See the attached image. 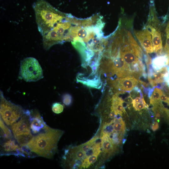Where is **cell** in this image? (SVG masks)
<instances>
[{"mask_svg":"<svg viewBox=\"0 0 169 169\" xmlns=\"http://www.w3.org/2000/svg\"><path fill=\"white\" fill-rule=\"evenodd\" d=\"M116 116V115L115 113L113 111H111L109 114V117L111 118H115Z\"/></svg>","mask_w":169,"mask_h":169,"instance_id":"cell-26","label":"cell"},{"mask_svg":"<svg viewBox=\"0 0 169 169\" xmlns=\"http://www.w3.org/2000/svg\"><path fill=\"white\" fill-rule=\"evenodd\" d=\"M63 103L67 106L70 105L72 102V98L71 95L69 94H64L62 97Z\"/></svg>","mask_w":169,"mask_h":169,"instance_id":"cell-22","label":"cell"},{"mask_svg":"<svg viewBox=\"0 0 169 169\" xmlns=\"http://www.w3.org/2000/svg\"><path fill=\"white\" fill-rule=\"evenodd\" d=\"M127 35L129 44L132 51L139 59L142 60V52L140 47L130 32H128Z\"/></svg>","mask_w":169,"mask_h":169,"instance_id":"cell-14","label":"cell"},{"mask_svg":"<svg viewBox=\"0 0 169 169\" xmlns=\"http://www.w3.org/2000/svg\"><path fill=\"white\" fill-rule=\"evenodd\" d=\"M163 93L160 88L155 87L151 95L149 98L150 104L153 106L159 103L161 101L160 97Z\"/></svg>","mask_w":169,"mask_h":169,"instance_id":"cell-17","label":"cell"},{"mask_svg":"<svg viewBox=\"0 0 169 169\" xmlns=\"http://www.w3.org/2000/svg\"><path fill=\"white\" fill-rule=\"evenodd\" d=\"M159 128V124L157 122H155L154 124H152L151 127L152 130L154 131L157 130Z\"/></svg>","mask_w":169,"mask_h":169,"instance_id":"cell-25","label":"cell"},{"mask_svg":"<svg viewBox=\"0 0 169 169\" xmlns=\"http://www.w3.org/2000/svg\"><path fill=\"white\" fill-rule=\"evenodd\" d=\"M25 110L21 106L7 100L0 90V118L8 126H11L19 120Z\"/></svg>","mask_w":169,"mask_h":169,"instance_id":"cell-6","label":"cell"},{"mask_svg":"<svg viewBox=\"0 0 169 169\" xmlns=\"http://www.w3.org/2000/svg\"><path fill=\"white\" fill-rule=\"evenodd\" d=\"M18 78L27 82H35L43 78L42 68L37 59L29 57L22 60Z\"/></svg>","mask_w":169,"mask_h":169,"instance_id":"cell-5","label":"cell"},{"mask_svg":"<svg viewBox=\"0 0 169 169\" xmlns=\"http://www.w3.org/2000/svg\"><path fill=\"white\" fill-rule=\"evenodd\" d=\"M31 112L25 110L16 122L11 126L14 137L20 146H25L33 137L30 129Z\"/></svg>","mask_w":169,"mask_h":169,"instance_id":"cell-4","label":"cell"},{"mask_svg":"<svg viewBox=\"0 0 169 169\" xmlns=\"http://www.w3.org/2000/svg\"><path fill=\"white\" fill-rule=\"evenodd\" d=\"M16 141L13 139H5L2 145L1 156L13 155L25 157L23 149Z\"/></svg>","mask_w":169,"mask_h":169,"instance_id":"cell-8","label":"cell"},{"mask_svg":"<svg viewBox=\"0 0 169 169\" xmlns=\"http://www.w3.org/2000/svg\"><path fill=\"white\" fill-rule=\"evenodd\" d=\"M33 7L38 29L42 36L64 20L67 15L58 11L44 0H37Z\"/></svg>","mask_w":169,"mask_h":169,"instance_id":"cell-2","label":"cell"},{"mask_svg":"<svg viewBox=\"0 0 169 169\" xmlns=\"http://www.w3.org/2000/svg\"><path fill=\"white\" fill-rule=\"evenodd\" d=\"M48 126L37 111L31 112L30 129L32 134H37Z\"/></svg>","mask_w":169,"mask_h":169,"instance_id":"cell-10","label":"cell"},{"mask_svg":"<svg viewBox=\"0 0 169 169\" xmlns=\"http://www.w3.org/2000/svg\"><path fill=\"white\" fill-rule=\"evenodd\" d=\"M64 133L62 130L48 126L44 130L33 136L25 146L21 147L25 154L51 159L57 150L58 142Z\"/></svg>","mask_w":169,"mask_h":169,"instance_id":"cell-1","label":"cell"},{"mask_svg":"<svg viewBox=\"0 0 169 169\" xmlns=\"http://www.w3.org/2000/svg\"><path fill=\"white\" fill-rule=\"evenodd\" d=\"M132 105L136 110H139L145 108H148L149 107L145 102L143 98L141 99L140 102L137 104H133Z\"/></svg>","mask_w":169,"mask_h":169,"instance_id":"cell-20","label":"cell"},{"mask_svg":"<svg viewBox=\"0 0 169 169\" xmlns=\"http://www.w3.org/2000/svg\"><path fill=\"white\" fill-rule=\"evenodd\" d=\"M164 51L165 55L169 57V36L166 35V44L164 49Z\"/></svg>","mask_w":169,"mask_h":169,"instance_id":"cell-23","label":"cell"},{"mask_svg":"<svg viewBox=\"0 0 169 169\" xmlns=\"http://www.w3.org/2000/svg\"><path fill=\"white\" fill-rule=\"evenodd\" d=\"M1 136L4 139H13L12 131L6 125L0 118Z\"/></svg>","mask_w":169,"mask_h":169,"instance_id":"cell-18","label":"cell"},{"mask_svg":"<svg viewBox=\"0 0 169 169\" xmlns=\"http://www.w3.org/2000/svg\"><path fill=\"white\" fill-rule=\"evenodd\" d=\"M167 72L164 76V81L169 87V66H167Z\"/></svg>","mask_w":169,"mask_h":169,"instance_id":"cell-24","label":"cell"},{"mask_svg":"<svg viewBox=\"0 0 169 169\" xmlns=\"http://www.w3.org/2000/svg\"><path fill=\"white\" fill-rule=\"evenodd\" d=\"M166 35L169 36V22L168 23L166 29Z\"/></svg>","mask_w":169,"mask_h":169,"instance_id":"cell-27","label":"cell"},{"mask_svg":"<svg viewBox=\"0 0 169 169\" xmlns=\"http://www.w3.org/2000/svg\"><path fill=\"white\" fill-rule=\"evenodd\" d=\"M124 101L117 94L113 96L112 99L111 111H114L116 115L119 114L122 115L125 113V108L123 105Z\"/></svg>","mask_w":169,"mask_h":169,"instance_id":"cell-12","label":"cell"},{"mask_svg":"<svg viewBox=\"0 0 169 169\" xmlns=\"http://www.w3.org/2000/svg\"><path fill=\"white\" fill-rule=\"evenodd\" d=\"M148 29L151 36L154 52L158 54L161 53L162 41L160 32L154 27L150 26Z\"/></svg>","mask_w":169,"mask_h":169,"instance_id":"cell-11","label":"cell"},{"mask_svg":"<svg viewBox=\"0 0 169 169\" xmlns=\"http://www.w3.org/2000/svg\"><path fill=\"white\" fill-rule=\"evenodd\" d=\"M135 35L141 45L148 54L154 52L151 33L148 29L134 31Z\"/></svg>","mask_w":169,"mask_h":169,"instance_id":"cell-9","label":"cell"},{"mask_svg":"<svg viewBox=\"0 0 169 169\" xmlns=\"http://www.w3.org/2000/svg\"><path fill=\"white\" fill-rule=\"evenodd\" d=\"M110 123L113 127L114 131L122 134L124 133L125 128V124L121 117L119 119L115 118Z\"/></svg>","mask_w":169,"mask_h":169,"instance_id":"cell-16","label":"cell"},{"mask_svg":"<svg viewBox=\"0 0 169 169\" xmlns=\"http://www.w3.org/2000/svg\"><path fill=\"white\" fill-rule=\"evenodd\" d=\"M67 14L65 18L58 23L48 33L43 36L44 48L48 50L53 45L71 40L69 32L71 22Z\"/></svg>","mask_w":169,"mask_h":169,"instance_id":"cell-3","label":"cell"},{"mask_svg":"<svg viewBox=\"0 0 169 169\" xmlns=\"http://www.w3.org/2000/svg\"><path fill=\"white\" fill-rule=\"evenodd\" d=\"M79 81L83 84L91 87L99 88V87H101V82L99 78L93 79H88L85 81L80 80Z\"/></svg>","mask_w":169,"mask_h":169,"instance_id":"cell-19","label":"cell"},{"mask_svg":"<svg viewBox=\"0 0 169 169\" xmlns=\"http://www.w3.org/2000/svg\"><path fill=\"white\" fill-rule=\"evenodd\" d=\"M137 79L133 76H128L112 80L113 87L120 91L130 92L136 86Z\"/></svg>","mask_w":169,"mask_h":169,"instance_id":"cell-7","label":"cell"},{"mask_svg":"<svg viewBox=\"0 0 169 169\" xmlns=\"http://www.w3.org/2000/svg\"><path fill=\"white\" fill-rule=\"evenodd\" d=\"M169 66V60H168V64Z\"/></svg>","mask_w":169,"mask_h":169,"instance_id":"cell-29","label":"cell"},{"mask_svg":"<svg viewBox=\"0 0 169 169\" xmlns=\"http://www.w3.org/2000/svg\"><path fill=\"white\" fill-rule=\"evenodd\" d=\"M52 108L54 112L56 114H59L63 111L64 106L59 103L56 102L53 104Z\"/></svg>","mask_w":169,"mask_h":169,"instance_id":"cell-21","label":"cell"},{"mask_svg":"<svg viewBox=\"0 0 169 169\" xmlns=\"http://www.w3.org/2000/svg\"><path fill=\"white\" fill-rule=\"evenodd\" d=\"M126 141V139L124 138L122 139V143L123 144H124Z\"/></svg>","mask_w":169,"mask_h":169,"instance_id":"cell-28","label":"cell"},{"mask_svg":"<svg viewBox=\"0 0 169 169\" xmlns=\"http://www.w3.org/2000/svg\"><path fill=\"white\" fill-rule=\"evenodd\" d=\"M169 57L166 55H160L154 58L151 60V67L155 71L159 70L167 66Z\"/></svg>","mask_w":169,"mask_h":169,"instance_id":"cell-13","label":"cell"},{"mask_svg":"<svg viewBox=\"0 0 169 169\" xmlns=\"http://www.w3.org/2000/svg\"><path fill=\"white\" fill-rule=\"evenodd\" d=\"M101 141L102 148L104 153H111L114 150V145L107 134H103Z\"/></svg>","mask_w":169,"mask_h":169,"instance_id":"cell-15","label":"cell"}]
</instances>
